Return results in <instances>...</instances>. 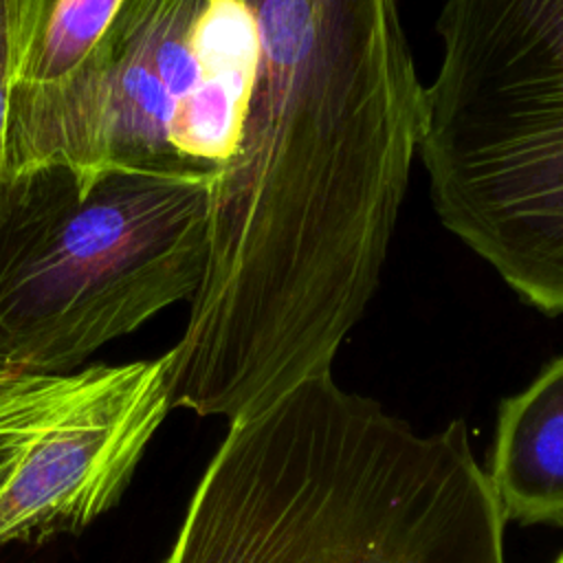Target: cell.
<instances>
[{
    "instance_id": "obj_9",
    "label": "cell",
    "mask_w": 563,
    "mask_h": 563,
    "mask_svg": "<svg viewBox=\"0 0 563 563\" xmlns=\"http://www.w3.org/2000/svg\"><path fill=\"white\" fill-rule=\"evenodd\" d=\"M15 11H18V0H0V211H2V200H4V191H7L4 136H7V117H9Z\"/></svg>"
},
{
    "instance_id": "obj_7",
    "label": "cell",
    "mask_w": 563,
    "mask_h": 563,
    "mask_svg": "<svg viewBox=\"0 0 563 563\" xmlns=\"http://www.w3.org/2000/svg\"><path fill=\"white\" fill-rule=\"evenodd\" d=\"M488 477L506 519L563 521V356L501 402Z\"/></svg>"
},
{
    "instance_id": "obj_2",
    "label": "cell",
    "mask_w": 563,
    "mask_h": 563,
    "mask_svg": "<svg viewBox=\"0 0 563 563\" xmlns=\"http://www.w3.org/2000/svg\"><path fill=\"white\" fill-rule=\"evenodd\" d=\"M462 422L420 435L330 372L231 422L165 563H506Z\"/></svg>"
},
{
    "instance_id": "obj_6",
    "label": "cell",
    "mask_w": 563,
    "mask_h": 563,
    "mask_svg": "<svg viewBox=\"0 0 563 563\" xmlns=\"http://www.w3.org/2000/svg\"><path fill=\"white\" fill-rule=\"evenodd\" d=\"M167 411L165 356L73 372L0 358V548L81 532L110 510Z\"/></svg>"
},
{
    "instance_id": "obj_5",
    "label": "cell",
    "mask_w": 563,
    "mask_h": 563,
    "mask_svg": "<svg viewBox=\"0 0 563 563\" xmlns=\"http://www.w3.org/2000/svg\"><path fill=\"white\" fill-rule=\"evenodd\" d=\"M200 2L123 0L66 81L9 90L4 180L42 167H66L79 187L106 172L185 174Z\"/></svg>"
},
{
    "instance_id": "obj_8",
    "label": "cell",
    "mask_w": 563,
    "mask_h": 563,
    "mask_svg": "<svg viewBox=\"0 0 563 563\" xmlns=\"http://www.w3.org/2000/svg\"><path fill=\"white\" fill-rule=\"evenodd\" d=\"M123 0H18L11 90L66 81L99 44Z\"/></svg>"
},
{
    "instance_id": "obj_4",
    "label": "cell",
    "mask_w": 563,
    "mask_h": 563,
    "mask_svg": "<svg viewBox=\"0 0 563 563\" xmlns=\"http://www.w3.org/2000/svg\"><path fill=\"white\" fill-rule=\"evenodd\" d=\"M209 253V180L66 167L7 180L0 211V358L79 369L99 347L189 303Z\"/></svg>"
},
{
    "instance_id": "obj_10",
    "label": "cell",
    "mask_w": 563,
    "mask_h": 563,
    "mask_svg": "<svg viewBox=\"0 0 563 563\" xmlns=\"http://www.w3.org/2000/svg\"><path fill=\"white\" fill-rule=\"evenodd\" d=\"M556 563H563V556H561V559H559V561H556Z\"/></svg>"
},
{
    "instance_id": "obj_1",
    "label": "cell",
    "mask_w": 563,
    "mask_h": 563,
    "mask_svg": "<svg viewBox=\"0 0 563 563\" xmlns=\"http://www.w3.org/2000/svg\"><path fill=\"white\" fill-rule=\"evenodd\" d=\"M180 165L209 180V253L180 341L297 354L374 299L424 84L398 0H202Z\"/></svg>"
},
{
    "instance_id": "obj_3",
    "label": "cell",
    "mask_w": 563,
    "mask_h": 563,
    "mask_svg": "<svg viewBox=\"0 0 563 563\" xmlns=\"http://www.w3.org/2000/svg\"><path fill=\"white\" fill-rule=\"evenodd\" d=\"M418 152L440 224L563 314V0H444Z\"/></svg>"
}]
</instances>
